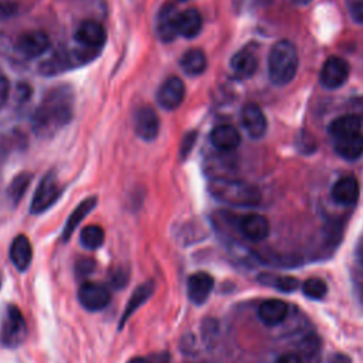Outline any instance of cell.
<instances>
[{"instance_id":"23","label":"cell","mask_w":363,"mask_h":363,"mask_svg":"<svg viewBox=\"0 0 363 363\" xmlns=\"http://www.w3.org/2000/svg\"><path fill=\"white\" fill-rule=\"evenodd\" d=\"M98 203V199L94 196V197H88L85 199L84 201H81L75 210L69 214L65 225H64V230H62V241H68L72 235V233L77 230V227L81 224V221L94 210V207L96 206Z\"/></svg>"},{"instance_id":"13","label":"cell","mask_w":363,"mask_h":363,"mask_svg":"<svg viewBox=\"0 0 363 363\" xmlns=\"http://www.w3.org/2000/svg\"><path fill=\"white\" fill-rule=\"evenodd\" d=\"M214 286V278L204 271L191 274L187 278V296L194 305L204 303Z\"/></svg>"},{"instance_id":"41","label":"cell","mask_w":363,"mask_h":363,"mask_svg":"<svg viewBox=\"0 0 363 363\" xmlns=\"http://www.w3.org/2000/svg\"><path fill=\"white\" fill-rule=\"evenodd\" d=\"M295 4H298V6H303V4H308L311 0H292Z\"/></svg>"},{"instance_id":"19","label":"cell","mask_w":363,"mask_h":363,"mask_svg":"<svg viewBox=\"0 0 363 363\" xmlns=\"http://www.w3.org/2000/svg\"><path fill=\"white\" fill-rule=\"evenodd\" d=\"M10 259L20 272H24L30 267L33 259V247L24 234H20L13 240L10 245Z\"/></svg>"},{"instance_id":"30","label":"cell","mask_w":363,"mask_h":363,"mask_svg":"<svg viewBox=\"0 0 363 363\" xmlns=\"http://www.w3.org/2000/svg\"><path fill=\"white\" fill-rule=\"evenodd\" d=\"M259 281L264 285H269L274 286L275 289H278L279 292H292L298 288L299 282L296 278L294 277H272L269 274H265L262 277H259Z\"/></svg>"},{"instance_id":"14","label":"cell","mask_w":363,"mask_h":363,"mask_svg":"<svg viewBox=\"0 0 363 363\" xmlns=\"http://www.w3.org/2000/svg\"><path fill=\"white\" fill-rule=\"evenodd\" d=\"M75 38L84 47L98 50L106 41V31H105V28L98 21L85 20L77 28Z\"/></svg>"},{"instance_id":"34","label":"cell","mask_w":363,"mask_h":363,"mask_svg":"<svg viewBox=\"0 0 363 363\" xmlns=\"http://www.w3.org/2000/svg\"><path fill=\"white\" fill-rule=\"evenodd\" d=\"M95 268V262L91 258H82L77 262V275L78 277H84V275H89Z\"/></svg>"},{"instance_id":"25","label":"cell","mask_w":363,"mask_h":363,"mask_svg":"<svg viewBox=\"0 0 363 363\" xmlns=\"http://www.w3.org/2000/svg\"><path fill=\"white\" fill-rule=\"evenodd\" d=\"M336 153L346 160H356L363 155V135L354 133L335 140Z\"/></svg>"},{"instance_id":"5","label":"cell","mask_w":363,"mask_h":363,"mask_svg":"<svg viewBox=\"0 0 363 363\" xmlns=\"http://www.w3.org/2000/svg\"><path fill=\"white\" fill-rule=\"evenodd\" d=\"M27 336V325L21 311L9 305L4 311V316L1 320V340L7 347L20 346Z\"/></svg>"},{"instance_id":"26","label":"cell","mask_w":363,"mask_h":363,"mask_svg":"<svg viewBox=\"0 0 363 363\" xmlns=\"http://www.w3.org/2000/svg\"><path fill=\"white\" fill-rule=\"evenodd\" d=\"M180 67L187 75H200L207 68V57L200 48H191L182 55Z\"/></svg>"},{"instance_id":"17","label":"cell","mask_w":363,"mask_h":363,"mask_svg":"<svg viewBox=\"0 0 363 363\" xmlns=\"http://www.w3.org/2000/svg\"><path fill=\"white\" fill-rule=\"evenodd\" d=\"M360 194L359 182L354 176L339 179L332 187V199L342 206H353Z\"/></svg>"},{"instance_id":"1","label":"cell","mask_w":363,"mask_h":363,"mask_svg":"<svg viewBox=\"0 0 363 363\" xmlns=\"http://www.w3.org/2000/svg\"><path fill=\"white\" fill-rule=\"evenodd\" d=\"M74 115V91L69 85L50 89L33 115V128L40 136H51L69 123Z\"/></svg>"},{"instance_id":"11","label":"cell","mask_w":363,"mask_h":363,"mask_svg":"<svg viewBox=\"0 0 363 363\" xmlns=\"http://www.w3.org/2000/svg\"><path fill=\"white\" fill-rule=\"evenodd\" d=\"M136 135L143 140H153L159 133V116L150 106H140L133 116Z\"/></svg>"},{"instance_id":"10","label":"cell","mask_w":363,"mask_h":363,"mask_svg":"<svg viewBox=\"0 0 363 363\" xmlns=\"http://www.w3.org/2000/svg\"><path fill=\"white\" fill-rule=\"evenodd\" d=\"M16 47L23 55L28 58H35L50 48V37L41 30L26 31L18 35Z\"/></svg>"},{"instance_id":"12","label":"cell","mask_w":363,"mask_h":363,"mask_svg":"<svg viewBox=\"0 0 363 363\" xmlns=\"http://www.w3.org/2000/svg\"><path fill=\"white\" fill-rule=\"evenodd\" d=\"M241 123L252 139H259L267 132V118L259 105L250 102L241 109Z\"/></svg>"},{"instance_id":"31","label":"cell","mask_w":363,"mask_h":363,"mask_svg":"<svg viewBox=\"0 0 363 363\" xmlns=\"http://www.w3.org/2000/svg\"><path fill=\"white\" fill-rule=\"evenodd\" d=\"M302 292L311 299H322L328 292V286L320 278H308L302 284Z\"/></svg>"},{"instance_id":"40","label":"cell","mask_w":363,"mask_h":363,"mask_svg":"<svg viewBox=\"0 0 363 363\" xmlns=\"http://www.w3.org/2000/svg\"><path fill=\"white\" fill-rule=\"evenodd\" d=\"M126 363H150L149 357H142V356H135L132 359H129Z\"/></svg>"},{"instance_id":"28","label":"cell","mask_w":363,"mask_h":363,"mask_svg":"<svg viewBox=\"0 0 363 363\" xmlns=\"http://www.w3.org/2000/svg\"><path fill=\"white\" fill-rule=\"evenodd\" d=\"M81 245L86 250H98L105 241V231L101 225L89 224L82 228L79 234Z\"/></svg>"},{"instance_id":"8","label":"cell","mask_w":363,"mask_h":363,"mask_svg":"<svg viewBox=\"0 0 363 363\" xmlns=\"http://www.w3.org/2000/svg\"><path fill=\"white\" fill-rule=\"evenodd\" d=\"M349 64L340 57H329L320 69V84L328 89L340 88L349 78Z\"/></svg>"},{"instance_id":"24","label":"cell","mask_w":363,"mask_h":363,"mask_svg":"<svg viewBox=\"0 0 363 363\" xmlns=\"http://www.w3.org/2000/svg\"><path fill=\"white\" fill-rule=\"evenodd\" d=\"M257 65H258L257 57L250 50H241V51L235 52L230 61V67H231L234 75L241 79L250 78L255 72Z\"/></svg>"},{"instance_id":"35","label":"cell","mask_w":363,"mask_h":363,"mask_svg":"<svg viewBox=\"0 0 363 363\" xmlns=\"http://www.w3.org/2000/svg\"><path fill=\"white\" fill-rule=\"evenodd\" d=\"M196 138H197V133H196V132H190V133H187V135L184 136V139H183V142H182V147H180V155H182V157H186V156L190 153V150H191V147H193V145H194V142H196Z\"/></svg>"},{"instance_id":"3","label":"cell","mask_w":363,"mask_h":363,"mask_svg":"<svg viewBox=\"0 0 363 363\" xmlns=\"http://www.w3.org/2000/svg\"><path fill=\"white\" fill-rule=\"evenodd\" d=\"M298 51L288 40L277 41L268 55V75L275 85L291 82L298 71Z\"/></svg>"},{"instance_id":"18","label":"cell","mask_w":363,"mask_h":363,"mask_svg":"<svg viewBox=\"0 0 363 363\" xmlns=\"http://www.w3.org/2000/svg\"><path fill=\"white\" fill-rule=\"evenodd\" d=\"M210 142L211 145L221 150V152H230L238 147L241 142L240 132L231 126V125H218L216 126L210 133Z\"/></svg>"},{"instance_id":"36","label":"cell","mask_w":363,"mask_h":363,"mask_svg":"<svg viewBox=\"0 0 363 363\" xmlns=\"http://www.w3.org/2000/svg\"><path fill=\"white\" fill-rule=\"evenodd\" d=\"M274 363H303V360H302V356L299 353L288 352V353H284V354L278 356Z\"/></svg>"},{"instance_id":"4","label":"cell","mask_w":363,"mask_h":363,"mask_svg":"<svg viewBox=\"0 0 363 363\" xmlns=\"http://www.w3.org/2000/svg\"><path fill=\"white\" fill-rule=\"evenodd\" d=\"M96 55V50L84 47L82 50L75 51H60L52 57L47 58L40 67L38 71L43 75H57L67 69L75 68L78 64H85Z\"/></svg>"},{"instance_id":"15","label":"cell","mask_w":363,"mask_h":363,"mask_svg":"<svg viewBox=\"0 0 363 363\" xmlns=\"http://www.w3.org/2000/svg\"><path fill=\"white\" fill-rule=\"evenodd\" d=\"M179 13L180 11H177L176 6H173L172 3H167L160 9L156 20V30L162 41L169 43L179 35L177 33Z\"/></svg>"},{"instance_id":"21","label":"cell","mask_w":363,"mask_h":363,"mask_svg":"<svg viewBox=\"0 0 363 363\" xmlns=\"http://www.w3.org/2000/svg\"><path fill=\"white\" fill-rule=\"evenodd\" d=\"M153 289H155L153 282H152V281H147V282L139 285V286L132 292V295H130V298H129V301H128V303H126V306H125V309H123V313H122V316H121V320H119V323H118V329H119V330L123 328V325L126 323V320L152 296Z\"/></svg>"},{"instance_id":"32","label":"cell","mask_w":363,"mask_h":363,"mask_svg":"<svg viewBox=\"0 0 363 363\" xmlns=\"http://www.w3.org/2000/svg\"><path fill=\"white\" fill-rule=\"evenodd\" d=\"M111 285L115 288H123L129 281V271L125 267H116L109 272Z\"/></svg>"},{"instance_id":"38","label":"cell","mask_w":363,"mask_h":363,"mask_svg":"<svg viewBox=\"0 0 363 363\" xmlns=\"http://www.w3.org/2000/svg\"><path fill=\"white\" fill-rule=\"evenodd\" d=\"M150 363H170V356L167 352L159 353V354H152L149 356Z\"/></svg>"},{"instance_id":"20","label":"cell","mask_w":363,"mask_h":363,"mask_svg":"<svg viewBox=\"0 0 363 363\" xmlns=\"http://www.w3.org/2000/svg\"><path fill=\"white\" fill-rule=\"evenodd\" d=\"M288 315V305L282 299H267L258 308V316L267 326H277Z\"/></svg>"},{"instance_id":"16","label":"cell","mask_w":363,"mask_h":363,"mask_svg":"<svg viewBox=\"0 0 363 363\" xmlns=\"http://www.w3.org/2000/svg\"><path fill=\"white\" fill-rule=\"evenodd\" d=\"M240 231L250 241L258 242L268 237L269 221L267 220V217L257 213L247 214L240 220Z\"/></svg>"},{"instance_id":"2","label":"cell","mask_w":363,"mask_h":363,"mask_svg":"<svg viewBox=\"0 0 363 363\" xmlns=\"http://www.w3.org/2000/svg\"><path fill=\"white\" fill-rule=\"evenodd\" d=\"M210 194L221 203L238 207H252L261 201L259 190L242 180L213 179L208 183Z\"/></svg>"},{"instance_id":"33","label":"cell","mask_w":363,"mask_h":363,"mask_svg":"<svg viewBox=\"0 0 363 363\" xmlns=\"http://www.w3.org/2000/svg\"><path fill=\"white\" fill-rule=\"evenodd\" d=\"M345 3L350 18L357 24H363V0H345Z\"/></svg>"},{"instance_id":"37","label":"cell","mask_w":363,"mask_h":363,"mask_svg":"<svg viewBox=\"0 0 363 363\" xmlns=\"http://www.w3.org/2000/svg\"><path fill=\"white\" fill-rule=\"evenodd\" d=\"M16 9L17 6L14 3H7V1L0 3V20L13 16L16 13Z\"/></svg>"},{"instance_id":"39","label":"cell","mask_w":363,"mask_h":363,"mask_svg":"<svg viewBox=\"0 0 363 363\" xmlns=\"http://www.w3.org/2000/svg\"><path fill=\"white\" fill-rule=\"evenodd\" d=\"M329 363H350V359H349L346 354L336 353V354L332 356V359H330Z\"/></svg>"},{"instance_id":"22","label":"cell","mask_w":363,"mask_h":363,"mask_svg":"<svg viewBox=\"0 0 363 363\" xmlns=\"http://www.w3.org/2000/svg\"><path fill=\"white\" fill-rule=\"evenodd\" d=\"M203 18L199 10L186 9L179 13L177 17V33L184 38H193L201 31Z\"/></svg>"},{"instance_id":"7","label":"cell","mask_w":363,"mask_h":363,"mask_svg":"<svg viewBox=\"0 0 363 363\" xmlns=\"http://www.w3.org/2000/svg\"><path fill=\"white\" fill-rule=\"evenodd\" d=\"M78 301L89 312L102 311L111 302V294L106 286L96 282H84L78 288Z\"/></svg>"},{"instance_id":"9","label":"cell","mask_w":363,"mask_h":363,"mask_svg":"<svg viewBox=\"0 0 363 363\" xmlns=\"http://www.w3.org/2000/svg\"><path fill=\"white\" fill-rule=\"evenodd\" d=\"M184 94H186V89H184L183 81L179 77L172 75L166 78L159 86L156 99L163 109L172 111V109H176L183 102Z\"/></svg>"},{"instance_id":"29","label":"cell","mask_w":363,"mask_h":363,"mask_svg":"<svg viewBox=\"0 0 363 363\" xmlns=\"http://www.w3.org/2000/svg\"><path fill=\"white\" fill-rule=\"evenodd\" d=\"M31 182V174L30 173H18L14 176V179L11 180L9 189H7V196L10 199V201L16 206L18 204V201L21 200V197L24 196L27 187L30 186Z\"/></svg>"},{"instance_id":"27","label":"cell","mask_w":363,"mask_h":363,"mask_svg":"<svg viewBox=\"0 0 363 363\" xmlns=\"http://www.w3.org/2000/svg\"><path fill=\"white\" fill-rule=\"evenodd\" d=\"M360 119L354 115H343L340 118H336L330 125H329V132L330 135L336 139L346 138L354 133H360Z\"/></svg>"},{"instance_id":"6","label":"cell","mask_w":363,"mask_h":363,"mask_svg":"<svg viewBox=\"0 0 363 363\" xmlns=\"http://www.w3.org/2000/svg\"><path fill=\"white\" fill-rule=\"evenodd\" d=\"M62 187L58 183V179L54 172H48L40 182L33 200H31V213L40 214L50 208L61 196Z\"/></svg>"},{"instance_id":"42","label":"cell","mask_w":363,"mask_h":363,"mask_svg":"<svg viewBox=\"0 0 363 363\" xmlns=\"http://www.w3.org/2000/svg\"><path fill=\"white\" fill-rule=\"evenodd\" d=\"M183 1H184V0H183Z\"/></svg>"}]
</instances>
